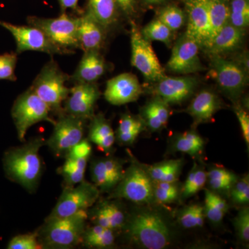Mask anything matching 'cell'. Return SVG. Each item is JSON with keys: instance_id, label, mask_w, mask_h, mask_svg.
Listing matches in <instances>:
<instances>
[{"instance_id": "60d3db41", "label": "cell", "mask_w": 249, "mask_h": 249, "mask_svg": "<svg viewBox=\"0 0 249 249\" xmlns=\"http://www.w3.org/2000/svg\"><path fill=\"white\" fill-rule=\"evenodd\" d=\"M9 249H42L39 241L37 232L15 236L8 244Z\"/></svg>"}, {"instance_id": "52a82bcc", "label": "cell", "mask_w": 249, "mask_h": 249, "mask_svg": "<svg viewBox=\"0 0 249 249\" xmlns=\"http://www.w3.org/2000/svg\"><path fill=\"white\" fill-rule=\"evenodd\" d=\"M209 56V76L215 80L223 93L235 104L247 87L248 71L237 62L227 60L222 55Z\"/></svg>"}, {"instance_id": "277c9868", "label": "cell", "mask_w": 249, "mask_h": 249, "mask_svg": "<svg viewBox=\"0 0 249 249\" xmlns=\"http://www.w3.org/2000/svg\"><path fill=\"white\" fill-rule=\"evenodd\" d=\"M70 79V76L52 59L42 67L30 88L58 117L65 114L62 103L70 94V89L65 85Z\"/></svg>"}, {"instance_id": "f907efd6", "label": "cell", "mask_w": 249, "mask_h": 249, "mask_svg": "<svg viewBox=\"0 0 249 249\" xmlns=\"http://www.w3.org/2000/svg\"><path fill=\"white\" fill-rule=\"evenodd\" d=\"M165 1H167V0H143L145 4L147 5H152V6H153V5L163 4V3H164Z\"/></svg>"}, {"instance_id": "74e56055", "label": "cell", "mask_w": 249, "mask_h": 249, "mask_svg": "<svg viewBox=\"0 0 249 249\" xmlns=\"http://www.w3.org/2000/svg\"><path fill=\"white\" fill-rule=\"evenodd\" d=\"M229 7V23L238 29H247L249 24V0H231Z\"/></svg>"}, {"instance_id": "9a60e30c", "label": "cell", "mask_w": 249, "mask_h": 249, "mask_svg": "<svg viewBox=\"0 0 249 249\" xmlns=\"http://www.w3.org/2000/svg\"><path fill=\"white\" fill-rule=\"evenodd\" d=\"M153 83L149 91L154 96H158L168 105H178L194 94L198 80L196 77L165 76Z\"/></svg>"}, {"instance_id": "6da1fadb", "label": "cell", "mask_w": 249, "mask_h": 249, "mask_svg": "<svg viewBox=\"0 0 249 249\" xmlns=\"http://www.w3.org/2000/svg\"><path fill=\"white\" fill-rule=\"evenodd\" d=\"M45 145V139L37 137L22 146L8 150L3 160L7 178L29 192L35 191L42 172L39 151Z\"/></svg>"}, {"instance_id": "83f0119b", "label": "cell", "mask_w": 249, "mask_h": 249, "mask_svg": "<svg viewBox=\"0 0 249 249\" xmlns=\"http://www.w3.org/2000/svg\"><path fill=\"white\" fill-rule=\"evenodd\" d=\"M182 165L181 160H168L146 166L145 170L154 182H177Z\"/></svg>"}, {"instance_id": "e0dca14e", "label": "cell", "mask_w": 249, "mask_h": 249, "mask_svg": "<svg viewBox=\"0 0 249 249\" xmlns=\"http://www.w3.org/2000/svg\"><path fill=\"white\" fill-rule=\"evenodd\" d=\"M142 92L137 77L131 73H124L108 80L104 96L110 104L121 106L137 101Z\"/></svg>"}, {"instance_id": "f6af8a7d", "label": "cell", "mask_w": 249, "mask_h": 249, "mask_svg": "<svg viewBox=\"0 0 249 249\" xmlns=\"http://www.w3.org/2000/svg\"><path fill=\"white\" fill-rule=\"evenodd\" d=\"M235 112L240 123L242 134L245 139L247 147L249 146V116L248 113L245 109L241 107L239 105L235 106Z\"/></svg>"}, {"instance_id": "2e32d148", "label": "cell", "mask_w": 249, "mask_h": 249, "mask_svg": "<svg viewBox=\"0 0 249 249\" xmlns=\"http://www.w3.org/2000/svg\"><path fill=\"white\" fill-rule=\"evenodd\" d=\"M187 29L185 34L204 49L210 40L209 11L206 0H185Z\"/></svg>"}, {"instance_id": "3957f363", "label": "cell", "mask_w": 249, "mask_h": 249, "mask_svg": "<svg viewBox=\"0 0 249 249\" xmlns=\"http://www.w3.org/2000/svg\"><path fill=\"white\" fill-rule=\"evenodd\" d=\"M125 226L131 240L142 248L163 249L171 242L169 228L161 216L153 211L134 214Z\"/></svg>"}, {"instance_id": "ee69618b", "label": "cell", "mask_w": 249, "mask_h": 249, "mask_svg": "<svg viewBox=\"0 0 249 249\" xmlns=\"http://www.w3.org/2000/svg\"><path fill=\"white\" fill-rule=\"evenodd\" d=\"M92 147L88 139H83L71 147L65 155V158L88 159L91 155Z\"/></svg>"}, {"instance_id": "f1b7e54d", "label": "cell", "mask_w": 249, "mask_h": 249, "mask_svg": "<svg viewBox=\"0 0 249 249\" xmlns=\"http://www.w3.org/2000/svg\"><path fill=\"white\" fill-rule=\"evenodd\" d=\"M204 141L194 131L178 134L172 140V149L175 152H183L193 157H199L204 148Z\"/></svg>"}, {"instance_id": "44dd1931", "label": "cell", "mask_w": 249, "mask_h": 249, "mask_svg": "<svg viewBox=\"0 0 249 249\" xmlns=\"http://www.w3.org/2000/svg\"><path fill=\"white\" fill-rule=\"evenodd\" d=\"M245 36V29H238L228 22L203 50L209 55L231 53L241 48Z\"/></svg>"}, {"instance_id": "1f68e13d", "label": "cell", "mask_w": 249, "mask_h": 249, "mask_svg": "<svg viewBox=\"0 0 249 249\" xmlns=\"http://www.w3.org/2000/svg\"><path fill=\"white\" fill-rule=\"evenodd\" d=\"M88 159L66 158L57 172L61 175L67 186H73L84 181Z\"/></svg>"}, {"instance_id": "484cf974", "label": "cell", "mask_w": 249, "mask_h": 249, "mask_svg": "<svg viewBox=\"0 0 249 249\" xmlns=\"http://www.w3.org/2000/svg\"><path fill=\"white\" fill-rule=\"evenodd\" d=\"M85 11L107 31L117 24L121 14L116 0H88Z\"/></svg>"}, {"instance_id": "8d00e7d4", "label": "cell", "mask_w": 249, "mask_h": 249, "mask_svg": "<svg viewBox=\"0 0 249 249\" xmlns=\"http://www.w3.org/2000/svg\"><path fill=\"white\" fill-rule=\"evenodd\" d=\"M157 18L173 33L182 28L186 20L184 11L176 5H168L160 9Z\"/></svg>"}, {"instance_id": "ab89813d", "label": "cell", "mask_w": 249, "mask_h": 249, "mask_svg": "<svg viewBox=\"0 0 249 249\" xmlns=\"http://www.w3.org/2000/svg\"><path fill=\"white\" fill-rule=\"evenodd\" d=\"M16 52L0 54V80L16 81L17 77L15 74L18 62Z\"/></svg>"}, {"instance_id": "7bdbcfd3", "label": "cell", "mask_w": 249, "mask_h": 249, "mask_svg": "<svg viewBox=\"0 0 249 249\" xmlns=\"http://www.w3.org/2000/svg\"><path fill=\"white\" fill-rule=\"evenodd\" d=\"M235 226L237 235L242 242H249V210L245 208L241 210L235 219Z\"/></svg>"}, {"instance_id": "7402d4cb", "label": "cell", "mask_w": 249, "mask_h": 249, "mask_svg": "<svg viewBox=\"0 0 249 249\" xmlns=\"http://www.w3.org/2000/svg\"><path fill=\"white\" fill-rule=\"evenodd\" d=\"M222 107L217 95L210 90H202L192 100L186 112L193 118L195 125L212 121L214 114Z\"/></svg>"}, {"instance_id": "4fadbf2b", "label": "cell", "mask_w": 249, "mask_h": 249, "mask_svg": "<svg viewBox=\"0 0 249 249\" xmlns=\"http://www.w3.org/2000/svg\"><path fill=\"white\" fill-rule=\"evenodd\" d=\"M199 45L191 37L183 34L175 42L166 69L176 74H190L204 71L206 67L199 56Z\"/></svg>"}, {"instance_id": "4316f807", "label": "cell", "mask_w": 249, "mask_h": 249, "mask_svg": "<svg viewBox=\"0 0 249 249\" xmlns=\"http://www.w3.org/2000/svg\"><path fill=\"white\" fill-rule=\"evenodd\" d=\"M144 127L145 124L142 118L129 114H123L116 130V139L121 145H131L135 142Z\"/></svg>"}, {"instance_id": "cb8c5ba5", "label": "cell", "mask_w": 249, "mask_h": 249, "mask_svg": "<svg viewBox=\"0 0 249 249\" xmlns=\"http://www.w3.org/2000/svg\"><path fill=\"white\" fill-rule=\"evenodd\" d=\"M169 105L158 96H154L141 109V118L152 132L165 127L170 118Z\"/></svg>"}, {"instance_id": "ac0fdd59", "label": "cell", "mask_w": 249, "mask_h": 249, "mask_svg": "<svg viewBox=\"0 0 249 249\" xmlns=\"http://www.w3.org/2000/svg\"><path fill=\"white\" fill-rule=\"evenodd\" d=\"M124 162L113 157L97 159L91 162V178L100 192L112 191L124 177Z\"/></svg>"}, {"instance_id": "d590c367", "label": "cell", "mask_w": 249, "mask_h": 249, "mask_svg": "<svg viewBox=\"0 0 249 249\" xmlns=\"http://www.w3.org/2000/svg\"><path fill=\"white\" fill-rule=\"evenodd\" d=\"M207 181V173L204 168H199L196 163L188 174L186 181L181 189V196L184 199L196 195L206 184Z\"/></svg>"}, {"instance_id": "816d5d0a", "label": "cell", "mask_w": 249, "mask_h": 249, "mask_svg": "<svg viewBox=\"0 0 249 249\" xmlns=\"http://www.w3.org/2000/svg\"><path fill=\"white\" fill-rule=\"evenodd\" d=\"M224 1H229V0H224Z\"/></svg>"}, {"instance_id": "c3c4849f", "label": "cell", "mask_w": 249, "mask_h": 249, "mask_svg": "<svg viewBox=\"0 0 249 249\" xmlns=\"http://www.w3.org/2000/svg\"><path fill=\"white\" fill-rule=\"evenodd\" d=\"M205 199L211 201L216 207L227 213L228 210H229V206H228L227 201L216 193L209 191V190H206L205 191Z\"/></svg>"}, {"instance_id": "d6a6232c", "label": "cell", "mask_w": 249, "mask_h": 249, "mask_svg": "<svg viewBox=\"0 0 249 249\" xmlns=\"http://www.w3.org/2000/svg\"><path fill=\"white\" fill-rule=\"evenodd\" d=\"M207 180L211 189L219 193H230L237 181V176L223 167H213L207 173Z\"/></svg>"}, {"instance_id": "d4e9b609", "label": "cell", "mask_w": 249, "mask_h": 249, "mask_svg": "<svg viewBox=\"0 0 249 249\" xmlns=\"http://www.w3.org/2000/svg\"><path fill=\"white\" fill-rule=\"evenodd\" d=\"M90 121L88 140L109 155L116 142L115 133L110 124L103 114L93 116Z\"/></svg>"}, {"instance_id": "30bf717a", "label": "cell", "mask_w": 249, "mask_h": 249, "mask_svg": "<svg viewBox=\"0 0 249 249\" xmlns=\"http://www.w3.org/2000/svg\"><path fill=\"white\" fill-rule=\"evenodd\" d=\"M100 193L93 183L85 180L77 186H66L47 219L67 217L80 211H88L97 201Z\"/></svg>"}, {"instance_id": "ffe728a7", "label": "cell", "mask_w": 249, "mask_h": 249, "mask_svg": "<svg viewBox=\"0 0 249 249\" xmlns=\"http://www.w3.org/2000/svg\"><path fill=\"white\" fill-rule=\"evenodd\" d=\"M107 31L86 11L78 16V35L83 52L101 51L105 45Z\"/></svg>"}, {"instance_id": "4dcf8cb0", "label": "cell", "mask_w": 249, "mask_h": 249, "mask_svg": "<svg viewBox=\"0 0 249 249\" xmlns=\"http://www.w3.org/2000/svg\"><path fill=\"white\" fill-rule=\"evenodd\" d=\"M206 1L208 11H209L210 28H211L210 42L213 37L217 35L219 31L228 22H229L230 7L227 4V1H224V0H206Z\"/></svg>"}, {"instance_id": "bcb514c9", "label": "cell", "mask_w": 249, "mask_h": 249, "mask_svg": "<svg viewBox=\"0 0 249 249\" xmlns=\"http://www.w3.org/2000/svg\"><path fill=\"white\" fill-rule=\"evenodd\" d=\"M204 213L206 217L209 218L214 224H218L222 222L223 218L225 215V213L216 207L211 201L205 199V206H204Z\"/></svg>"}, {"instance_id": "ba28073f", "label": "cell", "mask_w": 249, "mask_h": 249, "mask_svg": "<svg viewBox=\"0 0 249 249\" xmlns=\"http://www.w3.org/2000/svg\"><path fill=\"white\" fill-rule=\"evenodd\" d=\"M110 198L125 199L139 204H147L154 199L153 181L143 168L132 162L124 177L110 195Z\"/></svg>"}, {"instance_id": "7c38bea8", "label": "cell", "mask_w": 249, "mask_h": 249, "mask_svg": "<svg viewBox=\"0 0 249 249\" xmlns=\"http://www.w3.org/2000/svg\"><path fill=\"white\" fill-rule=\"evenodd\" d=\"M85 121L65 113L58 116L46 145L55 155L65 157L72 147L84 139Z\"/></svg>"}, {"instance_id": "7a4b0ae2", "label": "cell", "mask_w": 249, "mask_h": 249, "mask_svg": "<svg viewBox=\"0 0 249 249\" xmlns=\"http://www.w3.org/2000/svg\"><path fill=\"white\" fill-rule=\"evenodd\" d=\"M88 211H83L67 217L46 219L37 232L42 247L70 249L78 245L86 229Z\"/></svg>"}, {"instance_id": "e575fe53", "label": "cell", "mask_w": 249, "mask_h": 249, "mask_svg": "<svg viewBox=\"0 0 249 249\" xmlns=\"http://www.w3.org/2000/svg\"><path fill=\"white\" fill-rule=\"evenodd\" d=\"M205 215L204 206L200 204H191L178 212V220L185 229H194L203 227Z\"/></svg>"}, {"instance_id": "8fae6325", "label": "cell", "mask_w": 249, "mask_h": 249, "mask_svg": "<svg viewBox=\"0 0 249 249\" xmlns=\"http://www.w3.org/2000/svg\"><path fill=\"white\" fill-rule=\"evenodd\" d=\"M0 26L11 32L16 42V53L19 54L27 51L44 52L54 55L69 54L58 46L54 45L43 31L33 26L15 25L11 23L0 20Z\"/></svg>"}, {"instance_id": "f35d334b", "label": "cell", "mask_w": 249, "mask_h": 249, "mask_svg": "<svg viewBox=\"0 0 249 249\" xmlns=\"http://www.w3.org/2000/svg\"><path fill=\"white\" fill-rule=\"evenodd\" d=\"M154 199L160 204L173 203L178 196V188L176 182H154Z\"/></svg>"}, {"instance_id": "8992f818", "label": "cell", "mask_w": 249, "mask_h": 249, "mask_svg": "<svg viewBox=\"0 0 249 249\" xmlns=\"http://www.w3.org/2000/svg\"><path fill=\"white\" fill-rule=\"evenodd\" d=\"M51 110L47 105L29 88L15 101L11 115L20 142H25L26 134L31 126L42 121L55 124L50 117Z\"/></svg>"}, {"instance_id": "603a6c76", "label": "cell", "mask_w": 249, "mask_h": 249, "mask_svg": "<svg viewBox=\"0 0 249 249\" xmlns=\"http://www.w3.org/2000/svg\"><path fill=\"white\" fill-rule=\"evenodd\" d=\"M88 218L93 224L115 231L125 226V214L118 203L112 201H101L91 211H88Z\"/></svg>"}, {"instance_id": "681fc988", "label": "cell", "mask_w": 249, "mask_h": 249, "mask_svg": "<svg viewBox=\"0 0 249 249\" xmlns=\"http://www.w3.org/2000/svg\"><path fill=\"white\" fill-rule=\"evenodd\" d=\"M62 13H67V10H71L76 16H80L83 12L78 6L80 0H58Z\"/></svg>"}, {"instance_id": "5bb4252c", "label": "cell", "mask_w": 249, "mask_h": 249, "mask_svg": "<svg viewBox=\"0 0 249 249\" xmlns=\"http://www.w3.org/2000/svg\"><path fill=\"white\" fill-rule=\"evenodd\" d=\"M101 96L96 83H76L64 102V112L83 120H90L94 114L95 106Z\"/></svg>"}, {"instance_id": "d6986e66", "label": "cell", "mask_w": 249, "mask_h": 249, "mask_svg": "<svg viewBox=\"0 0 249 249\" xmlns=\"http://www.w3.org/2000/svg\"><path fill=\"white\" fill-rule=\"evenodd\" d=\"M107 69V62L100 51H87L70 80L75 84L96 83Z\"/></svg>"}, {"instance_id": "7dc6e473", "label": "cell", "mask_w": 249, "mask_h": 249, "mask_svg": "<svg viewBox=\"0 0 249 249\" xmlns=\"http://www.w3.org/2000/svg\"><path fill=\"white\" fill-rule=\"evenodd\" d=\"M121 14L126 18H133L137 14V0H116Z\"/></svg>"}, {"instance_id": "836d02e7", "label": "cell", "mask_w": 249, "mask_h": 249, "mask_svg": "<svg viewBox=\"0 0 249 249\" xmlns=\"http://www.w3.org/2000/svg\"><path fill=\"white\" fill-rule=\"evenodd\" d=\"M142 36L150 41H158L170 47L173 38V32L169 28L160 22L158 18L152 20L146 24L142 30Z\"/></svg>"}, {"instance_id": "9c48e42d", "label": "cell", "mask_w": 249, "mask_h": 249, "mask_svg": "<svg viewBox=\"0 0 249 249\" xmlns=\"http://www.w3.org/2000/svg\"><path fill=\"white\" fill-rule=\"evenodd\" d=\"M130 25L132 66L142 73L147 81L152 83L159 81L166 76L164 69L160 65L150 41L142 36L138 25L132 19Z\"/></svg>"}, {"instance_id": "b9f144b4", "label": "cell", "mask_w": 249, "mask_h": 249, "mask_svg": "<svg viewBox=\"0 0 249 249\" xmlns=\"http://www.w3.org/2000/svg\"><path fill=\"white\" fill-rule=\"evenodd\" d=\"M231 198L234 203L244 205L248 204L249 201V178L246 175L240 180H237L231 190Z\"/></svg>"}, {"instance_id": "f546056e", "label": "cell", "mask_w": 249, "mask_h": 249, "mask_svg": "<svg viewBox=\"0 0 249 249\" xmlns=\"http://www.w3.org/2000/svg\"><path fill=\"white\" fill-rule=\"evenodd\" d=\"M81 242L89 248H111L115 243V234L111 229L96 225L85 229Z\"/></svg>"}, {"instance_id": "5b68a950", "label": "cell", "mask_w": 249, "mask_h": 249, "mask_svg": "<svg viewBox=\"0 0 249 249\" xmlns=\"http://www.w3.org/2000/svg\"><path fill=\"white\" fill-rule=\"evenodd\" d=\"M29 25L43 31L49 40L69 54L74 53L75 49H80L78 40V16L62 13L58 18H45L37 16L27 18Z\"/></svg>"}]
</instances>
